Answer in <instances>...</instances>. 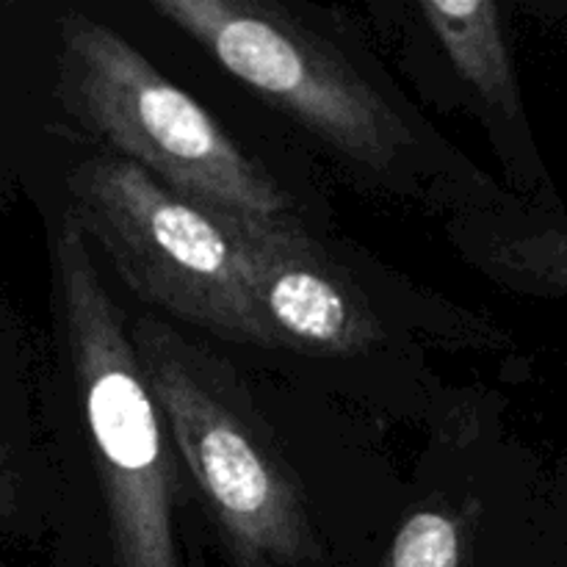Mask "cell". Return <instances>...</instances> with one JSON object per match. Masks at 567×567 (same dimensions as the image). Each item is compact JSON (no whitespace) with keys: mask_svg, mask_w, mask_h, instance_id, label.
Returning <instances> with one entry per match:
<instances>
[{"mask_svg":"<svg viewBox=\"0 0 567 567\" xmlns=\"http://www.w3.org/2000/svg\"><path fill=\"white\" fill-rule=\"evenodd\" d=\"M465 526L443 507H424L399 526L382 567H463Z\"/></svg>","mask_w":567,"mask_h":567,"instance_id":"9c48e42d","label":"cell"},{"mask_svg":"<svg viewBox=\"0 0 567 567\" xmlns=\"http://www.w3.org/2000/svg\"><path fill=\"white\" fill-rule=\"evenodd\" d=\"M221 70L286 111L360 175L399 192L443 181L463 208L496 188L457 158L380 70L297 11L264 0H153Z\"/></svg>","mask_w":567,"mask_h":567,"instance_id":"6da1fadb","label":"cell"},{"mask_svg":"<svg viewBox=\"0 0 567 567\" xmlns=\"http://www.w3.org/2000/svg\"><path fill=\"white\" fill-rule=\"evenodd\" d=\"M419 11L460 81L491 114L487 122L524 131L518 78L498 6L491 0H424Z\"/></svg>","mask_w":567,"mask_h":567,"instance_id":"ba28073f","label":"cell"},{"mask_svg":"<svg viewBox=\"0 0 567 567\" xmlns=\"http://www.w3.org/2000/svg\"><path fill=\"white\" fill-rule=\"evenodd\" d=\"M59 72L72 116L177 197L227 216H291L286 188L103 22L64 17Z\"/></svg>","mask_w":567,"mask_h":567,"instance_id":"277c9868","label":"cell"},{"mask_svg":"<svg viewBox=\"0 0 567 567\" xmlns=\"http://www.w3.org/2000/svg\"><path fill=\"white\" fill-rule=\"evenodd\" d=\"M22 509V480L17 471L14 449H11L6 426L0 421V524L20 518Z\"/></svg>","mask_w":567,"mask_h":567,"instance_id":"30bf717a","label":"cell"},{"mask_svg":"<svg viewBox=\"0 0 567 567\" xmlns=\"http://www.w3.org/2000/svg\"><path fill=\"white\" fill-rule=\"evenodd\" d=\"M53 305L105 509L111 567H181L177 452L120 305L64 214L53 241Z\"/></svg>","mask_w":567,"mask_h":567,"instance_id":"7a4b0ae2","label":"cell"},{"mask_svg":"<svg viewBox=\"0 0 567 567\" xmlns=\"http://www.w3.org/2000/svg\"><path fill=\"white\" fill-rule=\"evenodd\" d=\"M457 252L487 280L529 297H567V210L493 192L449 225Z\"/></svg>","mask_w":567,"mask_h":567,"instance_id":"52a82bcc","label":"cell"},{"mask_svg":"<svg viewBox=\"0 0 567 567\" xmlns=\"http://www.w3.org/2000/svg\"><path fill=\"white\" fill-rule=\"evenodd\" d=\"M244 277L277 347L310 354H360L382 324L349 271L293 216H227Z\"/></svg>","mask_w":567,"mask_h":567,"instance_id":"8992f818","label":"cell"},{"mask_svg":"<svg viewBox=\"0 0 567 567\" xmlns=\"http://www.w3.org/2000/svg\"><path fill=\"white\" fill-rule=\"evenodd\" d=\"M66 216L144 302L210 336L277 347L221 214L177 197L114 153L72 166Z\"/></svg>","mask_w":567,"mask_h":567,"instance_id":"5b68a950","label":"cell"},{"mask_svg":"<svg viewBox=\"0 0 567 567\" xmlns=\"http://www.w3.org/2000/svg\"><path fill=\"white\" fill-rule=\"evenodd\" d=\"M138 365L236 567H297L316 554L291 468L264 437L236 382L153 316L131 330Z\"/></svg>","mask_w":567,"mask_h":567,"instance_id":"3957f363","label":"cell"}]
</instances>
